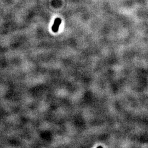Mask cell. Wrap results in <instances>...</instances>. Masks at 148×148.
Instances as JSON below:
<instances>
[{
    "instance_id": "6da1fadb",
    "label": "cell",
    "mask_w": 148,
    "mask_h": 148,
    "mask_svg": "<svg viewBox=\"0 0 148 148\" xmlns=\"http://www.w3.org/2000/svg\"><path fill=\"white\" fill-rule=\"evenodd\" d=\"M61 22H62V21H61V19L60 18H57V19H55L54 24H53L52 27V31L54 32H58L59 30V25H60Z\"/></svg>"
}]
</instances>
